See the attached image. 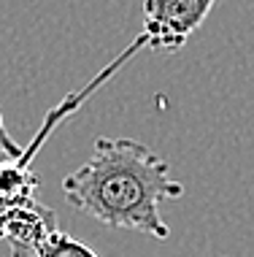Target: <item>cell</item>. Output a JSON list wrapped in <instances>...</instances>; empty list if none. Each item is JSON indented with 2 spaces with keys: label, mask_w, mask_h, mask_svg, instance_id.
<instances>
[{
  "label": "cell",
  "mask_w": 254,
  "mask_h": 257,
  "mask_svg": "<svg viewBox=\"0 0 254 257\" xmlns=\"http://www.w3.org/2000/svg\"><path fill=\"white\" fill-rule=\"evenodd\" d=\"M54 230H60L57 214L38 200H30L0 217V238L9 244L11 257H38V246Z\"/></svg>",
  "instance_id": "cell-3"
},
{
  "label": "cell",
  "mask_w": 254,
  "mask_h": 257,
  "mask_svg": "<svg viewBox=\"0 0 254 257\" xmlns=\"http://www.w3.org/2000/svg\"><path fill=\"white\" fill-rule=\"evenodd\" d=\"M22 152H25V149L17 144V138H11V133L6 130L3 111H0V160H17Z\"/></svg>",
  "instance_id": "cell-5"
},
{
  "label": "cell",
  "mask_w": 254,
  "mask_h": 257,
  "mask_svg": "<svg viewBox=\"0 0 254 257\" xmlns=\"http://www.w3.org/2000/svg\"><path fill=\"white\" fill-rule=\"evenodd\" d=\"M38 257H98L92 246H87L84 241L73 238L63 230H54L44 244L38 246Z\"/></svg>",
  "instance_id": "cell-4"
},
{
  "label": "cell",
  "mask_w": 254,
  "mask_h": 257,
  "mask_svg": "<svg viewBox=\"0 0 254 257\" xmlns=\"http://www.w3.org/2000/svg\"><path fill=\"white\" fill-rule=\"evenodd\" d=\"M63 192L73 208L103 225L165 241L170 227L160 206L181 198L184 184L146 144L100 136L87 163L63 179Z\"/></svg>",
  "instance_id": "cell-1"
},
{
  "label": "cell",
  "mask_w": 254,
  "mask_h": 257,
  "mask_svg": "<svg viewBox=\"0 0 254 257\" xmlns=\"http://www.w3.org/2000/svg\"><path fill=\"white\" fill-rule=\"evenodd\" d=\"M216 0H143V30L138 36L152 52H178L208 19Z\"/></svg>",
  "instance_id": "cell-2"
}]
</instances>
